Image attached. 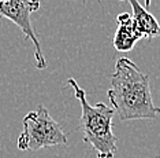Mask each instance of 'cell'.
I'll list each match as a JSON object with an SVG mask.
<instances>
[{"instance_id": "obj_1", "label": "cell", "mask_w": 160, "mask_h": 158, "mask_svg": "<svg viewBox=\"0 0 160 158\" xmlns=\"http://www.w3.org/2000/svg\"><path fill=\"white\" fill-rule=\"evenodd\" d=\"M107 96L121 121L155 120L160 117V107L155 106L152 99L149 74L129 58L116 61Z\"/></svg>"}, {"instance_id": "obj_2", "label": "cell", "mask_w": 160, "mask_h": 158, "mask_svg": "<svg viewBox=\"0 0 160 158\" xmlns=\"http://www.w3.org/2000/svg\"><path fill=\"white\" fill-rule=\"evenodd\" d=\"M67 84L74 90L75 98L81 105V129L83 133V142L92 146L97 158H114L116 147V136L112 132V117L115 110L105 103H97L92 106L88 102L86 92L78 85L74 79H68Z\"/></svg>"}, {"instance_id": "obj_3", "label": "cell", "mask_w": 160, "mask_h": 158, "mask_svg": "<svg viewBox=\"0 0 160 158\" xmlns=\"http://www.w3.org/2000/svg\"><path fill=\"white\" fill-rule=\"evenodd\" d=\"M17 144L22 151H37L40 149L67 144V135L60 124L49 116L48 110L38 105L34 112L25 116Z\"/></svg>"}, {"instance_id": "obj_4", "label": "cell", "mask_w": 160, "mask_h": 158, "mask_svg": "<svg viewBox=\"0 0 160 158\" xmlns=\"http://www.w3.org/2000/svg\"><path fill=\"white\" fill-rule=\"evenodd\" d=\"M40 0H0V17L11 21L22 30L28 40L33 43L36 68L42 70L47 68V59L40 40L32 25V14L40 8Z\"/></svg>"}, {"instance_id": "obj_5", "label": "cell", "mask_w": 160, "mask_h": 158, "mask_svg": "<svg viewBox=\"0 0 160 158\" xmlns=\"http://www.w3.org/2000/svg\"><path fill=\"white\" fill-rule=\"evenodd\" d=\"M116 21H118V29L112 39V44H114L115 50L119 52H129L134 48L138 40L142 39V35L138 32L133 17L130 14H118Z\"/></svg>"}, {"instance_id": "obj_6", "label": "cell", "mask_w": 160, "mask_h": 158, "mask_svg": "<svg viewBox=\"0 0 160 158\" xmlns=\"http://www.w3.org/2000/svg\"><path fill=\"white\" fill-rule=\"evenodd\" d=\"M121 2H127L132 6L133 21L136 24L138 32L142 35V37L152 40L153 37L160 36V24L155 18V15H152L148 8H145L138 0H121Z\"/></svg>"}, {"instance_id": "obj_7", "label": "cell", "mask_w": 160, "mask_h": 158, "mask_svg": "<svg viewBox=\"0 0 160 158\" xmlns=\"http://www.w3.org/2000/svg\"><path fill=\"white\" fill-rule=\"evenodd\" d=\"M149 6H151V0H145V6L144 7H145V8H148Z\"/></svg>"}, {"instance_id": "obj_8", "label": "cell", "mask_w": 160, "mask_h": 158, "mask_svg": "<svg viewBox=\"0 0 160 158\" xmlns=\"http://www.w3.org/2000/svg\"><path fill=\"white\" fill-rule=\"evenodd\" d=\"M156 158H160V153L158 154V155H156Z\"/></svg>"}]
</instances>
